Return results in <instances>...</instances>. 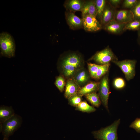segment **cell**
<instances>
[{"instance_id": "cb8c5ba5", "label": "cell", "mask_w": 140, "mask_h": 140, "mask_svg": "<svg viewBox=\"0 0 140 140\" xmlns=\"http://www.w3.org/2000/svg\"><path fill=\"white\" fill-rule=\"evenodd\" d=\"M55 84L60 92H62L64 90L65 85L64 77L62 75L57 77L56 79Z\"/></svg>"}, {"instance_id": "52a82bcc", "label": "cell", "mask_w": 140, "mask_h": 140, "mask_svg": "<svg viewBox=\"0 0 140 140\" xmlns=\"http://www.w3.org/2000/svg\"><path fill=\"white\" fill-rule=\"evenodd\" d=\"M99 95L101 102L108 110V101L110 94L108 75H104L99 82Z\"/></svg>"}, {"instance_id": "8fae6325", "label": "cell", "mask_w": 140, "mask_h": 140, "mask_svg": "<svg viewBox=\"0 0 140 140\" xmlns=\"http://www.w3.org/2000/svg\"><path fill=\"white\" fill-rule=\"evenodd\" d=\"M90 75L89 73L84 67L78 71L72 78L81 87L88 83Z\"/></svg>"}, {"instance_id": "1f68e13d", "label": "cell", "mask_w": 140, "mask_h": 140, "mask_svg": "<svg viewBox=\"0 0 140 140\" xmlns=\"http://www.w3.org/2000/svg\"><path fill=\"white\" fill-rule=\"evenodd\" d=\"M138 36H140V29L138 31Z\"/></svg>"}, {"instance_id": "e0dca14e", "label": "cell", "mask_w": 140, "mask_h": 140, "mask_svg": "<svg viewBox=\"0 0 140 140\" xmlns=\"http://www.w3.org/2000/svg\"><path fill=\"white\" fill-rule=\"evenodd\" d=\"M15 114L14 110L12 107L1 106L0 123L8 119Z\"/></svg>"}, {"instance_id": "5bb4252c", "label": "cell", "mask_w": 140, "mask_h": 140, "mask_svg": "<svg viewBox=\"0 0 140 140\" xmlns=\"http://www.w3.org/2000/svg\"><path fill=\"white\" fill-rule=\"evenodd\" d=\"M115 12L114 8L109 4H106L100 20L101 25L104 26L110 21L115 19Z\"/></svg>"}, {"instance_id": "9a60e30c", "label": "cell", "mask_w": 140, "mask_h": 140, "mask_svg": "<svg viewBox=\"0 0 140 140\" xmlns=\"http://www.w3.org/2000/svg\"><path fill=\"white\" fill-rule=\"evenodd\" d=\"M85 1L81 0L66 1L64 4L66 9L69 11L72 12L77 11H82Z\"/></svg>"}, {"instance_id": "7402d4cb", "label": "cell", "mask_w": 140, "mask_h": 140, "mask_svg": "<svg viewBox=\"0 0 140 140\" xmlns=\"http://www.w3.org/2000/svg\"><path fill=\"white\" fill-rule=\"evenodd\" d=\"M140 29V20L134 19L125 25L124 31L129 30L138 31Z\"/></svg>"}, {"instance_id": "ac0fdd59", "label": "cell", "mask_w": 140, "mask_h": 140, "mask_svg": "<svg viewBox=\"0 0 140 140\" xmlns=\"http://www.w3.org/2000/svg\"><path fill=\"white\" fill-rule=\"evenodd\" d=\"M82 16L88 14L95 16L96 17L97 12L94 0L85 1L82 11Z\"/></svg>"}, {"instance_id": "3957f363", "label": "cell", "mask_w": 140, "mask_h": 140, "mask_svg": "<svg viewBox=\"0 0 140 140\" xmlns=\"http://www.w3.org/2000/svg\"><path fill=\"white\" fill-rule=\"evenodd\" d=\"M15 47L14 41L10 34L6 32L0 33V47L2 56L8 58L14 57Z\"/></svg>"}, {"instance_id": "4316f807", "label": "cell", "mask_w": 140, "mask_h": 140, "mask_svg": "<svg viewBox=\"0 0 140 140\" xmlns=\"http://www.w3.org/2000/svg\"><path fill=\"white\" fill-rule=\"evenodd\" d=\"M130 10L133 14L134 19L140 20V0Z\"/></svg>"}, {"instance_id": "83f0119b", "label": "cell", "mask_w": 140, "mask_h": 140, "mask_svg": "<svg viewBox=\"0 0 140 140\" xmlns=\"http://www.w3.org/2000/svg\"><path fill=\"white\" fill-rule=\"evenodd\" d=\"M114 87L116 89H120L123 88L125 85L124 80L121 78H118L115 79L113 82Z\"/></svg>"}, {"instance_id": "ba28073f", "label": "cell", "mask_w": 140, "mask_h": 140, "mask_svg": "<svg viewBox=\"0 0 140 140\" xmlns=\"http://www.w3.org/2000/svg\"><path fill=\"white\" fill-rule=\"evenodd\" d=\"M83 27L87 31L95 32L100 30L102 25L97 19L96 16L87 14L82 16Z\"/></svg>"}, {"instance_id": "f1b7e54d", "label": "cell", "mask_w": 140, "mask_h": 140, "mask_svg": "<svg viewBox=\"0 0 140 140\" xmlns=\"http://www.w3.org/2000/svg\"><path fill=\"white\" fill-rule=\"evenodd\" d=\"M138 1V0H125L123 2V5L125 8L131 9L135 6Z\"/></svg>"}, {"instance_id": "5b68a950", "label": "cell", "mask_w": 140, "mask_h": 140, "mask_svg": "<svg viewBox=\"0 0 140 140\" xmlns=\"http://www.w3.org/2000/svg\"><path fill=\"white\" fill-rule=\"evenodd\" d=\"M112 62L120 68L124 74L127 80H129L134 77L135 75V66L136 62L135 60H116Z\"/></svg>"}, {"instance_id": "6da1fadb", "label": "cell", "mask_w": 140, "mask_h": 140, "mask_svg": "<svg viewBox=\"0 0 140 140\" xmlns=\"http://www.w3.org/2000/svg\"><path fill=\"white\" fill-rule=\"evenodd\" d=\"M84 62L80 54L74 52L62 55L58 63V68L61 75L67 79L71 78L79 71L84 68Z\"/></svg>"}, {"instance_id": "603a6c76", "label": "cell", "mask_w": 140, "mask_h": 140, "mask_svg": "<svg viewBox=\"0 0 140 140\" xmlns=\"http://www.w3.org/2000/svg\"><path fill=\"white\" fill-rule=\"evenodd\" d=\"M110 64L100 65L95 75L94 79H99L102 77L108 71Z\"/></svg>"}, {"instance_id": "30bf717a", "label": "cell", "mask_w": 140, "mask_h": 140, "mask_svg": "<svg viewBox=\"0 0 140 140\" xmlns=\"http://www.w3.org/2000/svg\"><path fill=\"white\" fill-rule=\"evenodd\" d=\"M114 19L120 23L126 24L134 20V17L130 10H121L115 11Z\"/></svg>"}, {"instance_id": "277c9868", "label": "cell", "mask_w": 140, "mask_h": 140, "mask_svg": "<svg viewBox=\"0 0 140 140\" xmlns=\"http://www.w3.org/2000/svg\"><path fill=\"white\" fill-rule=\"evenodd\" d=\"M120 121L119 119L109 126L93 131L95 138L98 140H117V130Z\"/></svg>"}, {"instance_id": "d6986e66", "label": "cell", "mask_w": 140, "mask_h": 140, "mask_svg": "<svg viewBox=\"0 0 140 140\" xmlns=\"http://www.w3.org/2000/svg\"><path fill=\"white\" fill-rule=\"evenodd\" d=\"M87 99L93 106L99 107L101 104V101L99 95L96 92L90 93L85 95Z\"/></svg>"}, {"instance_id": "4dcf8cb0", "label": "cell", "mask_w": 140, "mask_h": 140, "mask_svg": "<svg viewBox=\"0 0 140 140\" xmlns=\"http://www.w3.org/2000/svg\"><path fill=\"white\" fill-rule=\"evenodd\" d=\"M120 0H110L108 1L110 4L113 8H116L120 4L121 2Z\"/></svg>"}, {"instance_id": "2e32d148", "label": "cell", "mask_w": 140, "mask_h": 140, "mask_svg": "<svg viewBox=\"0 0 140 140\" xmlns=\"http://www.w3.org/2000/svg\"><path fill=\"white\" fill-rule=\"evenodd\" d=\"M99 82H92L88 83L83 87H80L77 94L82 96L93 92H96L99 90Z\"/></svg>"}, {"instance_id": "8992f818", "label": "cell", "mask_w": 140, "mask_h": 140, "mask_svg": "<svg viewBox=\"0 0 140 140\" xmlns=\"http://www.w3.org/2000/svg\"><path fill=\"white\" fill-rule=\"evenodd\" d=\"M100 65L109 64L111 61L117 60L111 49L107 48L97 52L90 59Z\"/></svg>"}, {"instance_id": "d4e9b609", "label": "cell", "mask_w": 140, "mask_h": 140, "mask_svg": "<svg viewBox=\"0 0 140 140\" xmlns=\"http://www.w3.org/2000/svg\"><path fill=\"white\" fill-rule=\"evenodd\" d=\"M87 65L90 76L92 78L94 79L100 65L88 63Z\"/></svg>"}, {"instance_id": "4fadbf2b", "label": "cell", "mask_w": 140, "mask_h": 140, "mask_svg": "<svg viewBox=\"0 0 140 140\" xmlns=\"http://www.w3.org/2000/svg\"><path fill=\"white\" fill-rule=\"evenodd\" d=\"M80 88L72 78L67 79L64 93L65 97L68 99L72 96L77 94Z\"/></svg>"}, {"instance_id": "44dd1931", "label": "cell", "mask_w": 140, "mask_h": 140, "mask_svg": "<svg viewBox=\"0 0 140 140\" xmlns=\"http://www.w3.org/2000/svg\"><path fill=\"white\" fill-rule=\"evenodd\" d=\"M97 12L96 17L101 20L102 16L106 4L105 0H94Z\"/></svg>"}, {"instance_id": "f546056e", "label": "cell", "mask_w": 140, "mask_h": 140, "mask_svg": "<svg viewBox=\"0 0 140 140\" xmlns=\"http://www.w3.org/2000/svg\"><path fill=\"white\" fill-rule=\"evenodd\" d=\"M129 127L135 129L137 132L140 133V118H136Z\"/></svg>"}, {"instance_id": "484cf974", "label": "cell", "mask_w": 140, "mask_h": 140, "mask_svg": "<svg viewBox=\"0 0 140 140\" xmlns=\"http://www.w3.org/2000/svg\"><path fill=\"white\" fill-rule=\"evenodd\" d=\"M82 97L77 94L72 96L68 99L69 103L72 106H76L82 102Z\"/></svg>"}, {"instance_id": "9c48e42d", "label": "cell", "mask_w": 140, "mask_h": 140, "mask_svg": "<svg viewBox=\"0 0 140 140\" xmlns=\"http://www.w3.org/2000/svg\"><path fill=\"white\" fill-rule=\"evenodd\" d=\"M65 18L67 24L71 29L75 30L83 27V20L76 16L74 13L69 11L65 13Z\"/></svg>"}, {"instance_id": "7c38bea8", "label": "cell", "mask_w": 140, "mask_h": 140, "mask_svg": "<svg viewBox=\"0 0 140 140\" xmlns=\"http://www.w3.org/2000/svg\"><path fill=\"white\" fill-rule=\"evenodd\" d=\"M126 24L120 23L114 19L104 25L103 28L110 33L119 34L124 31V29Z\"/></svg>"}, {"instance_id": "ffe728a7", "label": "cell", "mask_w": 140, "mask_h": 140, "mask_svg": "<svg viewBox=\"0 0 140 140\" xmlns=\"http://www.w3.org/2000/svg\"><path fill=\"white\" fill-rule=\"evenodd\" d=\"M76 109L84 112L90 113L95 111L96 109L89 105L86 101H82L76 106Z\"/></svg>"}, {"instance_id": "7a4b0ae2", "label": "cell", "mask_w": 140, "mask_h": 140, "mask_svg": "<svg viewBox=\"0 0 140 140\" xmlns=\"http://www.w3.org/2000/svg\"><path fill=\"white\" fill-rule=\"evenodd\" d=\"M22 121L21 117L15 114L8 119L0 123V132L3 136V140H8L9 137L21 126Z\"/></svg>"}, {"instance_id": "d6a6232c", "label": "cell", "mask_w": 140, "mask_h": 140, "mask_svg": "<svg viewBox=\"0 0 140 140\" xmlns=\"http://www.w3.org/2000/svg\"><path fill=\"white\" fill-rule=\"evenodd\" d=\"M139 38H138V41H139V43L140 45V36H138Z\"/></svg>"}]
</instances>
